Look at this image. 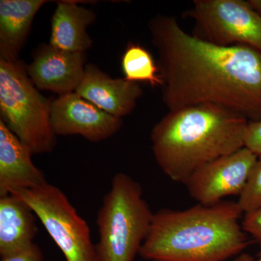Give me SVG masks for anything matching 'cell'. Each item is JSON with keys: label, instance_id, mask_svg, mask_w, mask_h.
Masks as SVG:
<instances>
[{"label": "cell", "instance_id": "obj_1", "mask_svg": "<svg viewBox=\"0 0 261 261\" xmlns=\"http://www.w3.org/2000/svg\"><path fill=\"white\" fill-rule=\"evenodd\" d=\"M148 27L169 111L212 104L261 121V51L213 44L188 34L168 15H156Z\"/></svg>", "mask_w": 261, "mask_h": 261}, {"label": "cell", "instance_id": "obj_2", "mask_svg": "<svg viewBox=\"0 0 261 261\" xmlns=\"http://www.w3.org/2000/svg\"><path fill=\"white\" fill-rule=\"evenodd\" d=\"M248 120L212 104L169 111L151 132L152 149L163 172L185 185L207 163L244 147Z\"/></svg>", "mask_w": 261, "mask_h": 261}, {"label": "cell", "instance_id": "obj_3", "mask_svg": "<svg viewBox=\"0 0 261 261\" xmlns=\"http://www.w3.org/2000/svg\"><path fill=\"white\" fill-rule=\"evenodd\" d=\"M238 202L221 201L184 211L162 209L154 214L141 247L149 261H226L250 245Z\"/></svg>", "mask_w": 261, "mask_h": 261}, {"label": "cell", "instance_id": "obj_4", "mask_svg": "<svg viewBox=\"0 0 261 261\" xmlns=\"http://www.w3.org/2000/svg\"><path fill=\"white\" fill-rule=\"evenodd\" d=\"M153 216L140 184L126 173H116L98 211L97 261L135 260Z\"/></svg>", "mask_w": 261, "mask_h": 261}, {"label": "cell", "instance_id": "obj_5", "mask_svg": "<svg viewBox=\"0 0 261 261\" xmlns=\"http://www.w3.org/2000/svg\"><path fill=\"white\" fill-rule=\"evenodd\" d=\"M51 103L32 83L23 62L0 59V120L33 154L56 148Z\"/></svg>", "mask_w": 261, "mask_h": 261}, {"label": "cell", "instance_id": "obj_6", "mask_svg": "<svg viewBox=\"0 0 261 261\" xmlns=\"http://www.w3.org/2000/svg\"><path fill=\"white\" fill-rule=\"evenodd\" d=\"M23 201L42 222L66 261H97L90 228L58 187L46 183L10 194Z\"/></svg>", "mask_w": 261, "mask_h": 261}, {"label": "cell", "instance_id": "obj_7", "mask_svg": "<svg viewBox=\"0 0 261 261\" xmlns=\"http://www.w3.org/2000/svg\"><path fill=\"white\" fill-rule=\"evenodd\" d=\"M185 16L196 37L221 46L243 44L261 51V17L243 0H195Z\"/></svg>", "mask_w": 261, "mask_h": 261}, {"label": "cell", "instance_id": "obj_8", "mask_svg": "<svg viewBox=\"0 0 261 261\" xmlns=\"http://www.w3.org/2000/svg\"><path fill=\"white\" fill-rule=\"evenodd\" d=\"M257 159L243 147L199 168L185 185L190 196L201 205H214L228 196H240Z\"/></svg>", "mask_w": 261, "mask_h": 261}, {"label": "cell", "instance_id": "obj_9", "mask_svg": "<svg viewBox=\"0 0 261 261\" xmlns=\"http://www.w3.org/2000/svg\"><path fill=\"white\" fill-rule=\"evenodd\" d=\"M50 121L57 136L80 135L91 142L108 140L123 124L122 119L105 112L75 92L51 101Z\"/></svg>", "mask_w": 261, "mask_h": 261}, {"label": "cell", "instance_id": "obj_10", "mask_svg": "<svg viewBox=\"0 0 261 261\" xmlns=\"http://www.w3.org/2000/svg\"><path fill=\"white\" fill-rule=\"evenodd\" d=\"M86 66L85 53H72L42 44L33 53L27 71L38 89L62 95L75 92L83 80Z\"/></svg>", "mask_w": 261, "mask_h": 261}, {"label": "cell", "instance_id": "obj_11", "mask_svg": "<svg viewBox=\"0 0 261 261\" xmlns=\"http://www.w3.org/2000/svg\"><path fill=\"white\" fill-rule=\"evenodd\" d=\"M99 109L122 119L135 110L143 90L137 82L113 79L97 65L86 66L83 80L75 92Z\"/></svg>", "mask_w": 261, "mask_h": 261}, {"label": "cell", "instance_id": "obj_12", "mask_svg": "<svg viewBox=\"0 0 261 261\" xmlns=\"http://www.w3.org/2000/svg\"><path fill=\"white\" fill-rule=\"evenodd\" d=\"M32 151L0 120V197L47 183Z\"/></svg>", "mask_w": 261, "mask_h": 261}, {"label": "cell", "instance_id": "obj_13", "mask_svg": "<svg viewBox=\"0 0 261 261\" xmlns=\"http://www.w3.org/2000/svg\"><path fill=\"white\" fill-rule=\"evenodd\" d=\"M80 2L62 0L51 19L49 44L53 47L72 53H85L93 41L87 33L89 25L96 21L93 10L80 6Z\"/></svg>", "mask_w": 261, "mask_h": 261}, {"label": "cell", "instance_id": "obj_14", "mask_svg": "<svg viewBox=\"0 0 261 261\" xmlns=\"http://www.w3.org/2000/svg\"><path fill=\"white\" fill-rule=\"evenodd\" d=\"M45 0L0 1V59L19 61L33 21Z\"/></svg>", "mask_w": 261, "mask_h": 261}, {"label": "cell", "instance_id": "obj_15", "mask_svg": "<svg viewBox=\"0 0 261 261\" xmlns=\"http://www.w3.org/2000/svg\"><path fill=\"white\" fill-rule=\"evenodd\" d=\"M36 215L13 195L0 197V255H9L34 244L38 231Z\"/></svg>", "mask_w": 261, "mask_h": 261}, {"label": "cell", "instance_id": "obj_16", "mask_svg": "<svg viewBox=\"0 0 261 261\" xmlns=\"http://www.w3.org/2000/svg\"><path fill=\"white\" fill-rule=\"evenodd\" d=\"M124 78L129 82H145L152 87H163V81L158 63L145 47L137 43L127 44L121 57Z\"/></svg>", "mask_w": 261, "mask_h": 261}, {"label": "cell", "instance_id": "obj_17", "mask_svg": "<svg viewBox=\"0 0 261 261\" xmlns=\"http://www.w3.org/2000/svg\"><path fill=\"white\" fill-rule=\"evenodd\" d=\"M238 203L244 214L261 207V155L257 156Z\"/></svg>", "mask_w": 261, "mask_h": 261}, {"label": "cell", "instance_id": "obj_18", "mask_svg": "<svg viewBox=\"0 0 261 261\" xmlns=\"http://www.w3.org/2000/svg\"><path fill=\"white\" fill-rule=\"evenodd\" d=\"M244 147L261 155V121H248L244 135Z\"/></svg>", "mask_w": 261, "mask_h": 261}, {"label": "cell", "instance_id": "obj_19", "mask_svg": "<svg viewBox=\"0 0 261 261\" xmlns=\"http://www.w3.org/2000/svg\"><path fill=\"white\" fill-rule=\"evenodd\" d=\"M241 224L244 231L252 236L261 246V207L245 214Z\"/></svg>", "mask_w": 261, "mask_h": 261}, {"label": "cell", "instance_id": "obj_20", "mask_svg": "<svg viewBox=\"0 0 261 261\" xmlns=\"http://www.w3.org/2000/svg\"><path fill=\"white\" fill-rule=\"evenodd\" d=\"M42 250L36 244L9 255L1 257L0 261H43Z\"/></svg>", "mask_w": 261, "mask_h": 261}, {"label": "cell", "instance_id": "obj_21", "mask_svg": "<svg viewBox=\"0 0 261 261\" xmlns=\"http://www.w3.org/2000/svg\"><path fill=\"white\" fill-rule=\"evenodd\" d=\"M247 2L251 9L261 17V0H249Z\"/></svg>", "mask_w": 261, "mask_h": 261}, {"label": "cell", "instance_id": "obj_22", "mask_svg": "<svg viewBox=\"0 0 261 261\" xmlns=\"http://www.w3.org/2000/svg\"><path fill=\"white\" fill-rule=\"evenodd\" d=\"M253 257L251 256L250 254L242 253L241 255L235 257L233 261H253Z\"/></svg>", "mask_w": 261, "mask_h": 261}, {"label": "cell", "instance_id": "obj_23", "mask_svg": "<svg viewBox=\"0 0 261 261\" xmlns=\"http://www.w3.org/2000/svg\"><path fill=\"white\" fill-rule=\"evenodd\" d=\"M253 261H261V253L258 255L257 259H254Z\"/></svg>", "mask_w": 261, "mask_h": 261}]
</instances>
